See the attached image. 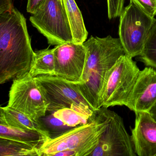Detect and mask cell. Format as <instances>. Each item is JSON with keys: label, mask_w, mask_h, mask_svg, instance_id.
Listing matches in <instances>:
<instances>
[{"label": "cell", "mask_w": 156, "mask_h": 156, "mask_svg": "<svg viewBox=\"0 0 156 156\" xmlns=\"http://www.w3.org/2000/svg\"><path fill=\"white\" fill-rule=\"evenodd\" d=\"M34 56L23 14L15 7L0 13V83L29 73Z\"/></svg>", "instance_id": "6da1fadb"}, {"label": "cell", "mask_w": 156, "mask_h": 156, "mask_svg": "<svg viewBox=\"0 0 156 156\" xmlns=\"http://www.w3.org/2000/svg\"><path fill=\"white\" fill-rule=\"evenodd\" d=\"M87 60L81 83H75L95 111L101 108V93L106 77L118 59L125 54L119 38L91 36L83 43Z\"/></svg>", "instance_id": "7a4b0ae2"}, {"label": "cell", "mask_w": 156, "mask_h": 156, "mask_svg": "<svg viewBox=\"0 0 156 156\" xmlns=\"http://www.w3.org/2000/svg\"><path fill=\"white\" fill-rule=\"evenodd\" d=\"M107 108L102 107L97 110L86 124L47 140L39 148V156H53L64 150L74 151L76 156H90L98 145L107 125Z\"/></svg>", "instance_id": "3957f363"}, {"label": "cell", "mask_w": 156, "mask_h": 156, "mask_svg": "<svg viewBox=\"0 0 156 156\" xmlns=\"http://www.w3.org/2000/svg\"><path fill=\"white\" fill-rule=\"evenodd\" d=\"M34 78L47 103V113L70 108L90 117L95 115L97 110L83 96L75 83L55 76L42 75Z\"/></svg>", "instance_id": "277c9868"}, {"label": "cell", "mask_w": 156, "mask_h": 156, "mask_svg": "<svg viewBox=\"0 0 156 156\" xmlns=\"http://www.w3.org/2000/svg\"><path fill=\"white\" fill-rule=\"evenodd\" d=\"M140 70L132 57L120 56L106 77L101 93V107L126 106Z\"/></svg>", "instance_id": "5b68a950"}, {"label": "cell", "mask_w": 156, "mask_h": 156, "mask_svg": "<svg viewBox=\"0 0 156 156\" xmlns=\"http://www.w3.org/2000/svg\"><path fill=\"white\" fill-rule=\"evenodd\" d=\"M156 20L130 0L120 15L119 29V38L126 55L132 58L140 55Z\"/></svg>", "instance_id": "8992f818"}, {"label": "cell", "mask_w": 156, "mask_h": 156, "mask_svg": "<svg viewBox=\"0 0 156 156\" xmlns=\"http://www.w3.org/2000/svg\"><path fill=\"white\" fill-rule=\"evenodd\" d=\"M30 20L33 26L47 39L50 45L73 42L62 0H45L32 14Z\"/></svg>", "instance_id": "52a82bcc"}, {"label": "cell", "mask_w": 156, "mask_h": 156, "mask_svg": "<svg viewBox=\"0 0 156 156\" xmlns=\"http://www.w3.org/2000/svg\"><path fill=\"white\" fill-rule=\"evenodd\" d=\"M7 106L35 121L46 115L48 108L35 78L30 73L13 80Z\"/></svg>", "instance_id": "ba28073f"}, {"label": "cell", "mask_w": 156, "mask_h": 156, "mask_svg": "<svg viewBox=\"0 0 156 156\" xmlns=\"http://www.w3.org/2000/svg\"><path fill=\"white\" fill-rule=\"evenodd\" d=\"M108 121L99 143L91 156H135L131 136L125 127L123 119L107 108Z\"/></svg>", "instance_id": "9c48e42d"}, {"label": "cell", "mask_w": 156, "mask_h": 156, "mask_svg": "<svg viewBox=\"0 0 156 156\" xmlns=\"http://www.w3.org/2000/svg\"><path fill=\"white\" fill-rule=\"evenodd\" d=\"M54 75L73 83H81L87 60L83 44L66 43L53 48Z\"/></svg>", "instance_id": "30bf717a"}, {"label": "cell", "mask_w": 156, "mask_h": 156, "mask_svg": "<svg viewBox=\"0 0 156 156\" xmlns=\"http://www.w3.org/2000/svg\"><path fill=\"white\" fill-rule=\"evenodd\" d=\"M156 103V69L147 66L140 71L126 106L135 113L149 112Z\"/></svg>", "instance_id": "8fae6325"}, {"label": "cell", "mask_w": 156, "mask_h": 156, "mask_svg": "<svg viewBox=\"0 0 156 156\" xmlns=\"http://www.w3.org/2000/svg\"><path fill=\"white\" fill-rule=\"evenodd\" d=\"M135 114L131 136L135 152L139 156H156V121L150 112Z\"/></svg>", "instance_id": "7c38bea8"}, {"label": "cell", "mask_w": 156, "mask_h": 156, "mask_svg": "<svg viewBox=\"0 0 156 156\" xmlns=\"http://www.w3.org/2000/svg\"><path fill=\"white\" fill-rule=\"evenodd\" d=\"M0 110V124L22 129L35 130L51 138L50 134L40 120H33L23 113L8 106L1 107Z\"/></svg>", "instance_id": "4fadbf2b"}, {"label": "cell", "mask_w": 156, "mask_h": 156, "mask_svg": "<svg viewBox=\"0 0 156 156\" xmlns=\"http://www.w3.org/2000/svg\"><path fill=\"white\" fill-rule=\"evenodd\" d=\"M70 24L73 42L83 44L86 41L88 32L82 13L75 0H62Z\"/></svg>", "instance_id": "5bb4252c"}, {"label": "cell", "mask_w": 156, "mask_h": 156, "mask_svg": "<svg viewBox=\"0 0 156 156\" xmlns=\"http://www.w3.org/2000/svg\"><path fill=\"white\" fill-rule=\"evenodd\" d=\"M0 138L27 143L39 149L44 141L50 139L35 130L22 129L4 124H0Z\"/></svg>", "instance_id": "9a60e30c"}, {"label": "cell", "mask_w": 156, "mask_h": 156, "mask_svg": "<svg viewBox=\"0 0 156 156\" xmlns=\"http://www.w3.org/2000/svg\"><path fill=\"white\" fill-rule=\"evenodd\" d=\"M55 70L53 49L34 52V59L30 73L34 77L42 75H54Z\"/></svg>", "instance_id": "2e32d148"}, {"label": "cell", "mask_w": 156, "mask_h": 156, "mask_svg": "<svg viewBox=\"0 0 156 156\" xmlns=\"http://www.w3.org/2000/svg\"><path fill=\"white\" fill-rule=\"evenodd\" d=\"M1 156H39V148L30 144L0 138Z\"/></svg>", "instance_id": "e0dca14e"}, {"label": "cell", "mask_w": 156, "mask_h": 156, "mask_svg": "<svg viewBox=\"0 0 156 156\" xmlns=\"http://www.w3.org/2000/svg\"><path fill=\"white\" fill-rule=\"evenodd\" d=\"M53 114L55 118L60 119L66 126L72 128L86 124L94 117H90L87 115L70 108L60 109Z\"/></svg>", "instance_id": "ac0fdd59"}, {"label": "cell", "mask_w": 156, "mask_h": 156, "mask_svg": "<svg viewBox=\"0 0 156 156\" xmlns=\"http://www.w3.org/2000/svg\"><path fill=\"white\" fill-rule=\"evenodd\" d=\"M139 59L146 66L156 69V20L151 30Z\"/></svg>", "instance_id": "d6986e66"}, {"label": "cell", "mask_w": 156, "mask_h": 156, "mask_svg": "<svg viewBox=\"0 0 156 156\" xmlns=\"http://www.w3.org/2000/svg\"><path fill=\"white\" fill-rule=\"evenodd\" d=\"M49 113V115L46 114L39 120L50 134L51 138L60 136L73 128L66 126L60 119L55 118L53 113Z\"/></svg>", "instance_id": "ffe728a7"}, {"label": "cell", "mask_w": 156, "mask_h": 156, "mask_svg": "<svg viewBox=\"0 0 156 156\" xmlns=\"http://www.w3.org/2000/svg\"><path fill=\"white\" fill-rule=\"evenodd\" d=\"M125 0H107L108 13L109 20L120 17L124 10Z\"/></svg>", "instance_id": "44dd1931"}, {"label": "cell", "mask_w": 156, "mask_h": 156, "mask_svg": "<svg viewBox=\"0 0 156 156\" xmlns=\"http://www.w3.org/2000/svg\"><path fill=\"white\" fill-rule=\"evenodd\" d=\"M141 9L152 17L156 15V0H132Z\"/></svg>", "instance_id": "7402d4cb"}, {"label": "cell", "mask_w": 156, "mask_h": 156, "mask_svg": "<svg viewBox=\"0 0 156 156\" xmlns=\"http://www.w3.org/2000/svg\"><path fill=\"white\" fill-rule=\"evenodd\" d=\"M45 0H28L27 3V11L29 13H34L42 4Z\"/></svg>", "instance_id": "603a6c76"}, {"label": "cell", "mask_w": 156, "mask_h": 156, "mask_svg": "<svg viewBox=\"0 0 156 156\" xmlns=\"http://www.w3.org/2000/svg\"><path fill=\"white\" fill-rule=\"evenodd\" d=\"M14 7L12 0H0V13L11 10Z\"/></svg>", "instance_id": "cb8c5ba5"}, {"label": "cell", "mask_w": 156, "mask_h": 156, "mask_svg": "<svg viewBox=\"0 0 156 156\" xmlns=\"http://www.w3.org/2000/svg\"><path fill=\"white\" fill-rule=\"evenodd\" d=\"M150 113L151 115L152 116V117L156 121V103L155 104L154 106L152 107V108L151 109L150 111Z\"/></svg>", "instance_id": "d4e9b609"}]
</instances>
